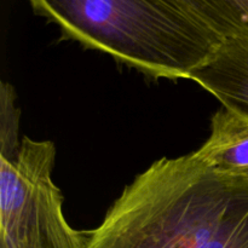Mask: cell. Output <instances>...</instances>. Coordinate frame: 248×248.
Wrapping results in <instances>:
<instances>
[{"mask_svg":"<svg viewBox=\"0 0 248 248\" xmlns=\"http://www.w3.org/2000/svg\"><path fill=\"white\" fill-rule=\"evenodd\" d=\"M222 103L248 119V39L224 40L189 77Z\"/></svg>","mask_w":248,"mask_h":248,"instance_id":"cell-4","label":"cell"},{"mask_svg":"<svg viewBox=\"0 0 248 248\" xmlns=\"http://www.w3.org/2000/svg\"><path fill=\"white\" fill-rule=\"evenodd\" d=\"M220 39H248V0H179Z\"/></svg>","mask_w":248,"mask_h":248,"instance_id":"cell-6","label":"cell"},{"mask_svg":"<svg viewBox=\"0 0 248 248\" xmlns=\"http://www.w3.org/2000/svg\"><path fill=\"white\" fill-rule=\"evenodd\" d=\"M56 148L22 137L12 157H0V248H85L72 228L52 179Z\"/></svg>","mask_w":248,"mask_h":248,"instance_id":"cell-3","label":"cell"},{"mask_svg":"<svg viewBox=\"0 0 248 248\" xmlns=\"http://www.w3.org/2000/svg\"><path fill=\"white\" fill-rule=\"evenodd\" d=\"M194 154L218 176L248 189V119L219 109L211 120L210 137Z\"/></svg>","mask_w":248,"mask_h":248,"instance_id":"cell-5","label":"cell"},{"mask_svg":"<svg viewBox=\"0 0 248 248\" xmlns=\"http://www.w3.org/2000/svg\"><path fill=\"white\" fill-rule=\"evenodd\" d=\"M0 157H12L21 147L19 118L21 110L16 107L14 87L2 82L0 89Z\"/></svg>","mask_w":248,"mask_h":248,"instance_id":"cell-7","label":"cell"},{"mask_svg":"<svg viewBox=\"0 0 248 248\" xmlns=\"http://www.w3.org/2000/svg\"><path fill=\"white\" fill-rule=\"evenodd\" d=\"M85 248H248V189L194 153L153 162L124 188Z\"/></svg>","mask_w":248,"mask_h":248,"instance_id":"cell-1","label":"cell"},{"mask_svg":"<svg viewBox=\"0 0 248 248\" xmlns=\"http://www.w3.org/2000/svg\"><path fill=\"white\" fill-rule=\"evenodd\" d=\"M65 39L144 74L189 79L223 43L179 0H28Z\"/></svg>","mask_w":248,"mask_h":248,"instance_id":"cell-2","label":"cell"}]
</instances>
